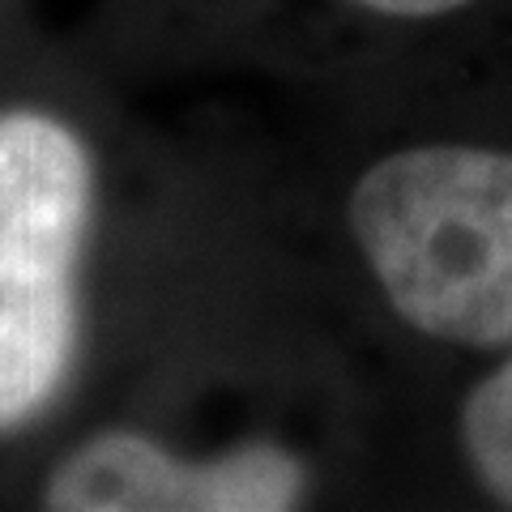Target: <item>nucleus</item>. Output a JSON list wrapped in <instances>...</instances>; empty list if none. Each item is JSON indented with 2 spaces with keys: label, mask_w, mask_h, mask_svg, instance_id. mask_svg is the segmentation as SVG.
Returning a JSON list of instances; mask_svg holds the SVG:
<instances>
[{
  "label": "nucleus",
  "mask_w": 512,
  "mask_h": 512,
  "mask_svg": "<svg viewBox=\"0 0 512 512\" xmlns=\"http://www.w3.org/2000/svg\"><path fill=\"white\" fill-rule=\"evenodd\" d=\"M350 231L410 329L512 346V154L414 146L380 158L350 192Z\"/></svg>",
  "instance_id": "f257e3e1"
},
{
  "label": "nucleus",
  "mask_w": 512,
  "mask_h": 512,
  "mask_svg": "<svg viewBox=\"0 0 512 512\" xmlns=\"http://www.w3.org/2000/svg\"><path fill=\"white\" fill-rule=\"evenodd\" d=\"M90 214L82 137L43 111H0V431L35 419L69 372Z\"/></svg>",
  "instance_id": "f03ea898"
},
{
  "label": "nucleus",
  "mask_w": 512,
  "mask_h": 512,
  "mask_svg": "<svg viewBox=\"0 0 512 512\" xmlns=\"http://www.w3.org/2000/svg\"><path fill=\"white\" fill-rule=\"evenodd\" d=\"M308 474L278 444L184 461L137 431H103L77 444L43 483L60 512H286L303 504Z\"/></svg>",
  "instance_id": "7ed1b4c3"
},
{
  "label": "nucleus",
  "mask_w": 512,
  "mask_h": 512,
  "mask_svg": "<svg viewBox=\"0 0 512 512\" xmlns=\"http://www.w3.org/2000/svg\"><path fill=\"white\" fill-rule=\"evenodd\" d=\"M461 448L478 483L512 508V359L470 389L461 406Z\"/></svg>",
  "instance_id": "20e7f679"
},
{
  "label": "nucleus",
  "mask_w": 512,
  "mask_h": 512,
  "mask_svg": "<svg viewBox=\"0 0 512 512\" xmlns=\"http://www.w3.org/2000/svg\"><path fill=\"white\" fill-rule=\"evenodd\" d=\"M355 5L389 13V18H440V13L466 9L470 0H355Z\"/></svg>",
  "instance_id": "39448f33"
}]
</instances>
